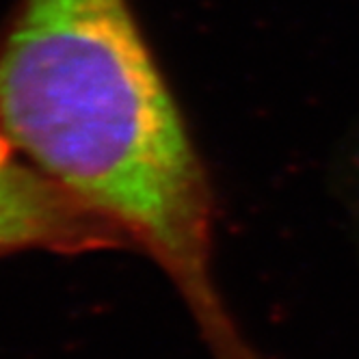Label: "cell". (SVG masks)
Listing matches in <instances>:
<instances>
[{
    "mask_svg": "<svg viewBox=\"0 0 359 359\" xmlns=\"http://www.w3.org/2000/svg\"><path fill=\"white\" fill-rule=\"evenodd\" d=\"M121 243L119 232L35 171L0 133V255L83 253Z\"/></svg>",
    "mask_w": 359,
    "mask_h": 359,
    "instance_id": "6da1fadb",
    "label": "cell"
}]
</instances>
